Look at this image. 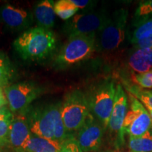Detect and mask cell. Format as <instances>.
<instances>
[{
	"label": "cell",
	"instance_id": "obj_22",
	"mask_svg": "<svg viewBox=\"0 0 152 152\" xmlns=\"http://www.w3.org/2000/svg\"><path fill=\"white\" fill-rule=\"evenodd\" d=\"M129 91L134 97L141 101L147 110H152V91L144 90L141 87L134 85L129 87Z\"/></svg>",
	"mask_w": 152,
	"mask_h": 152
},
{
	"label": "cell",
	"instance_id": "obj_31",
	"mask_svg": "<svg viewBox=\"0 0 152 152\" xmlns=\"http://www.w3.org/2000/svg\"><path fill=\"white\" fill-rule=\"evenodd\" d=\"M118 152H121V151H118Z\"/></svg>",
	"mask_w": 152,
	"mask_h": 152
},
{
	"label": "cell",
	"instance_id": "obj_21",
	"mask_svg": "<svg viewBox=\"0 0 152 152\" xmlns=\"http://www.w3.org/2000/svg\"><path fill=\"white\" fill-rule=\"evenodd\" d=\"M14 68L7 55L0 52V87L7 86L14 76Z\"/></svg>",
	"mask_w": 152,
	"mask_h": 152
},
{
	"label": "cell",
	"instance_id": "obj_26",
	"mask_svg": "<svg viewBox=\"0 0 152 152\" xmlns=\"http://www.w3.org/2000/svg\"><path fill=\"white\" fill-rule=\"evenodd\" d=\"M135 48H149L152 49V35L145 39H140L133 45Z\"/></svg>",
	"mask_w": 152,
	"mask_h": 152
},
{
	"label": "cell",
	"instance_id": "obj_13",
	"mask_svg": "<svg viewBox=\"0 0 152 152\" xmlns=\"http://www.w3.org/2000/svg\"><path fill=\"white\" fill-rule=\"evenodd\" d=\"M31 132L26 113L14 118L9 133V147L16 152H26Z\"/></svg>",
	"mask_w": 152,
	"mask_h": 152
},
{
	"label": "cell",
	"instance_id": "obj_25",
	"mask_svg": "<svg viewBox=\"0 0 152 152\" xmlns=\"http://www.w3.org/2000/svg\"><path fill=\"white\" fill-rule=\"evenodd\" d=\"M59 152H83V151L77 140L71 136L63 142Z\"/></svg>",
	"mask_w": 152,
	"mask_h": 152
},
{
	"label": "cell",
	"instance_id": "obj_2",
	"mask_svg": "<svg viewBox=\"0 0 152 152\" xmlns=\"http://www.w3.org/2000/svg\"><path fill=\"white\" fill-rule=\"evenodd\" d=\"M56 37L50 30L35 27L20 34L14 42V47L24 61L42 60L56 47Z\"/></svg>",
	"mask_w": 152,
	"mask_h": 152
},
{
	"label": "cell",
	"instance_id": "obj_20",
	"mask_svg": "<svg viewBox=\"0 0 152 152\" xmlns=\"http://www.w3.org/2000/svg\"><path fill=\"white\" fill-rule=\"evenodd\" d=\"M79 10L73 3V0H59L54 4L56 15L66 21L73 18Z\"/></svg>",
	"mask_w": 152,
	"mask_h": 152
},
{
	"label": "cell",
	"instance_id": "obj_16",
	"mask_svg": "<svg viewBox=\"0 0 152 152\" xmlns=\"http://www.w3.org/2000/svg\"><path fill=\"white\" fill-rule=\"evenodd\" d=\"M62 143L33 135L28 142L26 152H59Z\"/></svg>",
	"mask_w": 152,
	"mask_h": 152
},
{
	"label": "cell",
	"instance_id": "obj_17",
	"mask_svg": "<svg viewBox=\"0 0 152 152\" xmlns=\"http://www.w3.org/2000/svg\"><path fill=\"white\" fill-rule=\"evenodd\" d=\"M128 149L130 152H152L151 129L140 137H130Z\"/></svg>",
	"mask_w": 152,
	"mask_h": 152
},
{
	"label": "cell",
	"instance_id": "obj_23",
	"mask_svg": "<svg viewBox=\"0 0 152 152\" xmlns=\"http://www.w3.org/2000/svg\"><path fill=\"white\" fill-rule=\"evenodd\" d=\"M132 80L142 88H152V71L143 73H132Z\"/></svg>",
	"mask_w": 152,
	"mask_h": 152
},
{
	"label": "cell",
	"instance_id": "obj_11",
	"mask_svg": "<svg viewBox=\"0 0 152 152\" xmlns=\"http://www.w3.org/2000/svg\"><path fill=\"white\" fill-rule=\"evenodd\" d=\"M104 131L101 123L90 113L76 139L83 152L97 151L102 145Z\"/></svg>",
	"mask_w": 152,
	"mask_h": 152
},
{
	"label": "cell",
	"instance_id": "obj_29",
	"mask_svg": "<svg viewBox=\"0 0 152 152\" xmlns=\"http://www.w3.org/2000/svg\"><path fill=\"white\" fill-rule=\"evenodd\" d=\"M4 147L3 146H1V144H0V152H3V151H4Z\"/></svg>",
	"mask_w": 152,
	"mask_h": 152
},
{
	"label": "cell",
	"instance_id": "obj_24",
	"mask_svg": "<svg viewBox=\"0 0 152 152\" xmlns=\"http://www.w3.org/2000/svg\"><path fill=\"white\" fill-rule=\"evenodd\" d=\"M152 15V0L149 1H142L139 4L137 8L134 16L137 19H146L149 15Z\"/></svg>",
	"mask_w": 152,
	"mask_h": 152
},
{
	"label": "cell",
	"instance_id": "obj_28",
	"mask_svg": "<svg viewBox=\"0 0 152 152\" xmlns=\"http://www.w3.org/2000/svg\"><path fill=\"white\" fill-rule=\"evenodd\" d=\"M147 111L149 112V115H150V117H151V118L152 120V110H147Z\"/></svg>",
	"mask_w": 152,
	"mask_h": 152
},
{
	"label": "cell",
	"instance_id": "obj_30",
	"mask_svg": "<svg viewBox=\"0 0 152 152\" xmlns=\"http://www.w3.org/2000/svg\"><path fill=\"white\" fill-rule=\"evenodd\" d=\"M106 152H112V151H106Z\"/></svg>",
	"mask_w": 152,
	"mask_h": 152
},
{
	"label": "cell",
	"instance_id": "obj_10",
	"mask_svg": "<svg viewBox=\"0 0 152 152\" xmlns=\"http://www.w3.org/2000/svg\"><path fill=\"white\" fill-rule=\"evenodd\" d=\"M128 109V97L121 85H118L115 91V101L109 123L111 139L115 147L118 148L124 144L123 123Z\"/></svg>",
	"mask_w": 152,
	"mask_h": 152
},
{
	"label": "cell",
	"instance_id": "obj_4",
	"mask_svg": "<svg viewBox=\"0 0 152 152\" xmlns=\"http://www.w3.org/2000/svg\"><path fill=\"white\" fill-rule=\"evenodd\" d=\"M116 87L111 79L93 85L86 93L90 112L106 130L109 126L115 101Z\"/></svg>",
	"mask_w": 152,
	"mask_h": 152
},
{
	"label": "cell",
	"instance_id": "obj_27",
	"mask_svg": "<svg viewBox=\"0 0 152 152\" xmlns=\"http://www.w3.org/2000/svg\"><path fill=\"white\" fill-rule=\"evenodd\" d=\"M6 103H7V101H6L5 96L4 95V93L2 90H1V87H0V109L3 108L2 106L6 104Z\"/></svg>",
	"mask_w": 152,
	"mask_h": 152
},
{
	"label": "cell",
	"instance_id": "obj_6",
	"mask_svg": "<svg viewBox=\"0 0 152 152\" xmlns=\"http://www.w3.org/2000/svg\"><path fill=\"white\" fill-rule=\"evenodd\" d=\"M90 113L86 94L80 90L68 93L61 102V116L67 132L80 130Z\"/></svg>",
	"mask_w": 152,
	"mask_h": 152
},
{
	"label": "cell",
	"instance_id": "obj_14",
	"mask_svg": "<svg viewBox=\"0 0 152 152\" xmlns=\"http://www.w3.org/2000/svg\"><path fill=\"white\" fill-rule=\"evenodd\" d=\"M127 64L132 73L150 71L152 68V49L133 47L128 54Z\"/></svg>",
	"mask_w": 152,
	"mask_h": 152
},
{
	"label": "cell",
	"instance_id": "obj_18",
	"mask_svg": "<svg viewBox=\"0 0 152 152\" xmlns=\"http://www.w3.org/2000/svg\"><path fill=\"white\" fill-rule=\"evenodd\" d=\"M14 115L7 108L0 109V144L4 147L9 146V133Z\"/></svg>",
	"mask_w": 152,
	"mask_h": 152
},
{
	"label": "cell",
	"instance_id": "obj_19",
	"mask_svg": "<svg viewBox=\"0 0 152 152\" xmlns=\"http://www.w3.org/2000/svg\"><path fill=\"white\" fill-rule=\"evenodd\" d=\"M135 28L130 35V42L132 45L140 39H145L152 35V17L138 20Z\"/></svg>",
	"mask_w": 152,
	"mask_h": 152
},
{
	"label": "cell",
	"instance_id": "obj_1",
	"mask_svg": "<svg viewBox=\"0 0 152 152\" xmlns=\"http://www.w3.org/2000/svg\"><path fill=\"white\" fill-rule=\"evenodd\" d=\"M33 135L63 143L71 137L68 134L61 116V102L28 109L26 112Z\"/></svg>",
	"mask_w": 152,
	"mask_h": 152
},
{
	"label": "cell",
	"instance_id": "obj_8",
	"mask_svg": "<svg viewBox=\"0 0 152 152\" xmlns=\"http://www.w3.org/2000/svg\"><path fill=\"white\" fill-rule=\"evenodd\" d=\"M130 106L123 123V131L130 137H137L152 128V120L143 104L130 93Z\"/></svg>",
	"mask_w": 152,
	"mask_h": 152
},
{
	"label": "cell",
	"instance_id": "obj_3",
	"mask_svg": "<svg viewBox=\"0 0 152 152\" xmlns=\"http://www.w3.org/2000/svg\"><path fill=\"white\" fill-rule=\"evenodd\" d=\"M128 11L119 9L109 16L103 28L96 33V49L100 52L116 51L124 45L128 36Z\"/></svg>",
	"mask_w": 152,
	"mask_h": 152
},
{
	"label": "cell",
	"instance_id": "obj_9",
	"mask_svg": "<svg viewBox=\"0 0 152 152\" xmlns=\"http://www.w3.org/2000/svg\"><path fill=\"white\" fill-rule=\"evenodd\" d=\"M5 94L11 112L25 113L30 104L41 93V89L33 82L25 81L5 87Z\"/></svg>",
	"mask_w": 152,
	"mask_h": 152
},
{
	"label": "cell",
	"instance_id": "obj_12",
	"mask_svg": "<svg viewBox=\"0 0 152 152\" xmlns=\"http://www.w3.org/2000/svg\"><path fill=\"white\" fill-rule=\"evenodd\" d=\"M33 20V14L24 9L10 4L0 7V22L11 31H26L29 29Z\"/></svg>",
	"mask_w": 152,
	"mask_h": 152
},
{
	"label": "cell",
	"instance_id": "obj_5",
	"mask_svg": "<svg viewBox=\"0 0 152 152\" xmlns=\"http://www.w3.org/2000/svg\"><path fill=\"white\" fill-rule=\"evenodd\" d=\"M96 49V33L68 37L55 58V66L66 68L87 60Z\"/></svg>",
	"mask_w": 152,
	"mask_h": 152
},
{
	"label": "cell",
	"instance_id": "obj_7",
	"mask_svg": "<svg viewBox=\"0 0 152 152\" xmlns=\"http://www.w3.org/2000/svg\"><path fill=\"white\" fill-rule=\"evenodd\" d=\"M109 15L105 10H85L75 15L64 25V32L68 36L96 33L103 28Z\"/></svg>",
	"mask_w": 152,
	"mask_h": 152
},
{
	"label": "cell",
	"instance_id": "obj_15",
	"mask_svg": "<svg viewBox=\"0 0 152 152\" xmlns=\"http://www.w3.org/2000/svg\"><path fill=\"white\" fill-rule=\"evenodd\" d=\"M54 4L55 3L52 0H43L35 5L33 17L37 27L47 30L54 27L56 20Z\"/></svg>",
	"mask_w": 152,
	"mask_h": 152
}]
</instances>
